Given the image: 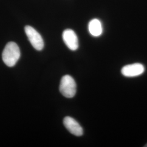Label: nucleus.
<instances>
[{
    "label": "nucleus",
    "mask_w": 147,
    "mask_h": 147,
    "mask_svg": "<svg viewBox=\"0 0 147 147\" xmlns=\"http://www.w3.org/2000/svg\"><path fill=\"white\" fill-rule=\"evenodd\" d=\"M20 57V50L16 42L7 44L2 53V59L8 67L14 66Z\"/></svg>",
    "instance_id": "1"
},
{
    "label": "nucleus",
    "mask_w": 147,
    "mask_h": 147,
    "mask_svg": "<svg viewBox=\"0 0 147 147\" xmlns=\"http://www.w3.org/2000/svg\"><path fill=\"white\" fill-rule=\"evenodd\" d=\"M59 90L66 98H73L76 92V84L74 79L68 75L64 76L61 79Z\"/></svg>",
    "instance_id": "2"
},
{
    "label": "nucleus",
    "mask_w": 147,
    "mask_h": 147,
    "mask_svg": "<svg viewBox=\"0 0 147 147\" xmlns=\"http://www.w3.org/2000/svg\"><path fill=\"white\" fill-rule=\"evenodd\" d=\"M25 31L32 47L38 51H40L44 48V43L41 35L32 27L26 26Z\"/></svg>",
    "instance_id": "3"
},
{
    "label": "nucleus",
    "mask_w": 147,
    "mask_h": 147,
    "mask_svg": "<svg viewBox=\"0 0 147 147\" xmlns=\"http://www.w3.org/2000/svg\"><path fill=\"white\" fill-rule=\"evenodd\" d=\"M63 40L67 47L72 51L76 50L79 47L78 38L73 30L67 29L62 34Z\"/></svg>",
    "instance_id": "4"
},
{
    "label": "nucleus",
    "mask_w": 147,
    "mask_h": 147,
    "mask_svg": "<svg viewBox=\"0 0 147 147\" xmlns=\"http://www.w3.org/2000/svg\"><path fill=\"white\" fill-rule=\"evenodd\" d=\"M145 70L144 67L141 63L126 65L121 69V74L126 77L132 78L141 75Z\"/></svg>",
    "instance_id": "5"
},
{
    "label": "nucleus",
    "mask_w": 147,
    "mask_h": 147,
    "mask_svg": "<svg viewBox=\"0 0 147 147\" xmlns=\"http://www.w3.org/2000/svg\"><path fill=\"white\" fill-rule=\"evenodd\" d=\"M63 123L67 129L71 134L76 136H81L83 135L84 130L82 127L75 121L70 117H66L64 118Z\"/></svg>",
    "instance_id": "6"
},
{
    "label": "nucleus",
    "mask_w": 147,
    "mask_h": 147,
    "mask_svg": "<svg viewBox=\"0 0 147 147\" xmlns=\"http://www.w3.org/2000/svg\"><path fill=\"white\" fill-rule=\"evenodd\" d=\"M88 30L90 34L94 37H99L102 33V26L101 21L98 19L90 20L88 24Z\"/></svg>",
    "instance_id": "7"
},
{
    "label": "nucleus",
    "mask_w": 147,
    "mask_h": 147,
    "mask_svg": "<svg viewBox=\"0 0 147 147\" xmlns=\"http://www.w3.org/2000/svg\"><path fill=\"white\" fill-rule=\"evenodd\" d=\"M144 147H147V143L146 144V145H145V146H144Z\"/></svg>",
    "instance_id": "8"
}]
</instances>
